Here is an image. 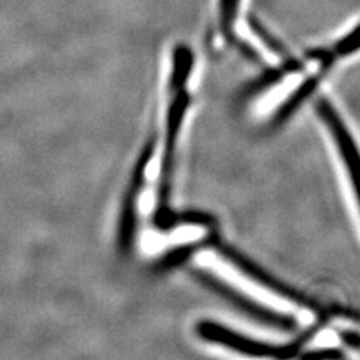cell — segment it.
I'll list each match as a JSON object with an SVG mask.
<instances>
[{
	"label": "cell",
	"mask_w": 360,
	"mask_h": 360,
	"mask_svg": "<svg viewBox=\"0 0 360 360\" xmlns=\"http://www.w3.org/2000/svg\"><path fill=\"white\" fill-rule=\"evenodd\" d=\"M193 66L194 54L191 49L184 44L176 45L173 51V72L170 78V101H168L167 108L160 189H158V210L155 213V222L161 230H172L176 225H179V213L173 212L170 207V195L173 186L176 148L191 101L186 90V83L189 80Z\"/></svg>",
	"instance_id": "cell-1"
},
{
	"label": "cell",
	"mask_w": 360,
	"mask_h": 360,
	"mask_svg": "<svg viewBox=\"0 0 360 360\" xmlns=\"http://www.w3.org/2000/svg\"><path fill=\"white\" fill-rule=\"evenodd\" d=\"M195 332L202 341L212 344H219L229 347L234 352L254 357H274V359H290L300 354V348L305 345L317 332V329H309L302 333L295 342L290 344H269L251 340L242 333L225 328L221 323L202 320L195 326Z\"/></svg>",
	"instance_id": "cell-2"
},
{
	"label": "cell",
	"mask_w": 360,
	"mask_h": 360,
	"mask_svg": "<svg viewBox=\"0 0 360 360\" xmlns=\"http://www.w3.org/2000/svg\"><path fill=\"white\" fill-rule=\"evenodd\" d=\"M191 275L194 276L197 283H200L202 287H206L207 290L215 292V295H218L225 302L230 303L234 309H238L239 312L246 315V317H250L264 326H270V328L278 329V330L292 332L297 329V321L292 317L275 312L274 309L260 305V303L254 302L252 299L243 295V292L238 291L227 283H224V281H221L218 276L206 272V270L194 269L191 270Z\"/></svg>",
	"instance_id": "cell-3"
},
{
	"label": "cell",
	"mask_w": 360,
	"mask_h": 360,
	"mask_svg": "<svg viewBox=\"0 0 360 360\" xmlns=\"http://www.w3.org/2000/svg\"><path fill=\"white\" fill-rule=\"evenodd\" d=\"M156 140L150 139L144 144V148L139 156L137 162L131 174V180L125 191V195L122 200L120 218H119V229H117V248L122 255H128L134 246L135 231H137V207H139V197L146 180V170L152 161L155 153Z\"/></svg>",
	"instance_id": "cell-4"
},
{
	"label": "cell",
	"mask_w": 360,
	"mask_h": 360,
	"mask_svg": "<svg viewBox=\"0 0 360 360\" xmlns=\"http://www.w3.org/2000/svg\"><path fill=\"white\" fill-rule=\"evenodd\" d=\"M205 243L212 246V248H215V250L218 251V254H221L224 258H227V260H230L236 267H238L239 270H242V272L246 276H250L251 279H254L255 283L262 284V285L267 287L269 290L278 292L279 296L287 297L288 300L297 303L299 307H303V308H308V309L315 311L317 314H320L323 319L326 317V314H328V312H326V309L320 305V303L314 302L312 299H309L308 296L303 295V292L297 291L296 288H291V287L285 285L284 283H281V281H278L275 276L269 275L264 269H262L260 266H257L251 260H248L245 255H242L239 251H236L234 248H231L227 243L221 242V239L218 238L217 233H213L210 238H207Z\"/></svg>",
	"instance_id": "cell-5"
},
{
	"label": "cell",
	"mask_w": 360,
	"mask_h": 360,
	"mask_svg": "<svg viewBox=\"0 0 360 360\" xmlns=\"http://www.w3.org/2000/svg\"><path fill=\"white\" fill-rule=\"evenodd\" d=\"M317 111H319L320 117L323 119V122L328 125L332 137L335 139V141L338 144V149H340L344 165L347 168L348 174H350L353 193L357 194L356 184H357L359 153H357V148H356V143L352 137V134L345 128L342 119L340 117V115H338L335 108L332 107V104L326 98H320L317 101Z\"/></svg>",
	"instance_id": "cell-6"
},
{
	"label": "cell",
	"mask_w": 360,
	"mask_h": 360,
	"mask_svg": "<svg viewBox=\"0 0 360 360\" xmlns=\"http://www.w3.org/2000/svg\"><path fill=\"white\" fill-rule=\"evenodd\" d=\"M321 66L319 72L315 75L308 77L305 82H303L295 92L290 95V98L285 101V103L279 107V110L276 111V115L272 119V128H278L295 115V112L299 110V107L305 103V101L317 90L320 82L324 78V75L328 74V71L332 68V65L335 63V59H326L323 62H320Z\"/></svg>",
	"instance_id": "cell-7"
},
{
	"label": "cell",
	"mask_w": 360,
	"mask_h": 360,
	"mask_svg": "<svg viewBox=\"0 0 360 360\" xmlns=\"http://www.w3.org/2000/svg\"><path fill=\"white\" fill-rule=\"evenodd\" d=\"M195 245H185V246H180V248H176V250H173L172 252L165 254L160 262L156 263L155 266V270H158V272H167V270H170L179 264L185 263L188 258L193 255V252L195 251Z\"/></svg>",
	"instance_id": "cell-8"
},
{
	"label": "cell",
	"mask_w": 360,
	"mask_h": 360,
	"mask_svg": "<svg viewBox=\"0 0 360 360\" xmlns=\"http://www.w3.org/2000/svg\"><path fill=\"white\" fill-rule=\"evenodd\" d=\"M221 8V27L225 38L229 41L234 39L233 26L236 15H238V8H239V0H221L219 4Z\"/></svg>",
	"instance_id": "cell-9"
},
{
	"label": "cell",
	"mask_w": 360,
	"mask_h": 360,
	"mask_svg": "<svg viewBox=\"0 0 360 360\" xmlns=\"http://www.w3.org/2000/svg\"><path fill=\"white\" fill-rule=\"evenodd\" d=\"M300 357H312V359H344L345 354L341 350H336V348H326V350H319V352H307V353H300Z\"/></svg>",
	"instance_id": "cell-10"
},
{
	"label": "cell",
	"mask_w": 360,
	"mask_h": 360,
	"mask_svg": "<svg viewBox=\"0 0 360 360\" xmlns=\"http://www.w3.org/2000/svg\"><path fill=\"white\" fill-rule=\"evenodd\" d=\"M341 340H342L347 345H350V347L353 348V350H359L360 341H359V333H357V332H350V330L341 332Z\"/></svg>",
	"instance_id": "cell-11"
}]
</instances>
